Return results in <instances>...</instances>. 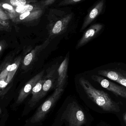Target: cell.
<instances>
[{
  "mask_svg": "<svg viewBox=\"0 0 126 126\" xmlns=\"http://www.w3.org/2000/svg\"><path fill=\"white\" fill-rule=\"evenodd\" d=\"M79 83L88 97L104 111L109 112H120L119 105L111 98L107 92L96 89L88 80L83 78H80Z\"/></svg>",
  "mask_w": 126,
  "mask_h": 126,
  "instance_id": "6da1fadb",
  "label": "cell"
},
{
  "mask_svg": "<svg viewBox=\"0 0 126 126\" xmlns=\"http://www.w3.org/2000/svg\"><path fill=\"white\" fill-rule=\"evenodd\" d=\"M63 91V88L60 87L56 88L53 94L38 108L34 114L31 118L30 123H37L42 121L60 97Z\"/></svg>",
  "mask_w": 126,
  "mask_h": 126,
  "instance_id": "7a4b0ae2",
  "label": "cell"
},
{
  "mask_svg": "<svg viewBox=\"0 0 126 126\" xmlns=\"http://www.w3.org/2000/svg\"><path fill=\"white\" fill-rule=\"evenodd\" d=\"M65 119L69 126H82L86 123V117L76 102L69 104L63 114L62 120Z\"/></svg>",
  "mask_w": 126,
  "mask_h": 126,
  "instance_id": "3957f363",
  "label": "cell"
},
{
  "mask_svg": "<svg viewBox=\"0 0 126 126\" xmlns=\"http://www.w3.org/2000/svg\"><path fill=\"white\" fill-rule=\"evenodd\" d=\"M92 78L98 83L103 88L111 92L117 96L126 99V87L121 85H118L99 75H92Z\"/></svg>",
  "mask_w": 126,
  "mask_h": 126,
  "instance_id": "277c9868",
  "label": "cell"
},
{
  "mask_svg": "<svg viewBox=\"0 0 126 126\" xmlns=\"http://www.w3.org/2000/svg\"><path fill=\"white\" fill-rule=\"evenodd\" d=\"M98 73L126 87V72L121 69L103 70L98 71Z\"/></svg>",
  "mask_w": 126,
  "mask_h": 126,
  "instance_id": "5b68a950",
  "label": "cell"
},
{
  "mask_svg": "<svg viewBox=\"0 0 126 126\" xmlns=\"http://www.w3.org/2000/svg\"><path fill=\"white\" fill-rule=\"evenodd\" d=\"M44 72V71H41L29 81L21 89L17 99V104H20L21 103L27 96L32 93V89L35 86L39 81L42 79Z\"/></svg>",
  "mask_w": 126,
  "mask_h": 126,
  "instance_id": "8992f818",
  "label": "cell"
},
{
  "mask_svg": "<svg viewBox=\"0 0 126 126\" xmlns=\"http://www.w3.org/2000/svg\"><path fill=\"white\" fill-rule=\"evenodd\" d=\"M103 26L100 24H95L90 27L84 33L77 45V48L83 46L94 38L102 29Z\"/></svg>",
  "mask_w": 126,
  "mask_h": 126,
  "instance_id": "52a82bcc",
  "label": "cell"
},
{
  "mask_svg": "<svg viewBox=\"0 0 126 126\" xmlns=\"http://www.w3.org/2000/svg\"><path fill=\"white\" fill-rule=\"evenodd\" d=\"M104 6V0H102L99 1L95 5L84 20L82 27L81 29V31H82L84 29L90 24L100 14L103 9Z\"/></svg>",
  "mask_w": 126,
  "mask_h": 126,
  "instance_id": "ba28073f",
  "label": "cell"
},
{
  "mask_svg": "<svg viewBox=\"0 0 126 126\" xmlns=\"http://www.w3.org/2000/svg\"><path fill=\"white\" fill-rule=\"evenodd\" d=\"M46 79H42L39 81L32 89V96L29 102V106L32 108L40 100V97L43 85Z\"/></svg>",
  "mask_w": 126,
  "mask_h": 126,
  "instance_id": "9c48e42d",
  "label": "cell"
},
{
  "mask_svg": "<svg viewBox=\"0 0 126 126\" xmlns=\"http://www.w3.org/2000/svg\"><path fill=\"white\" fill-rule=\"evenodd\" d=\"M68 60V57H66L58 69V77L57 88L63 87L67 77Z\"/></svg>",
  "mask_w": 126,
  "mask_h": 126,
  "instance_id": "30bf717a",
  "label": "cell"
},
{
  "mask_svg": "<svg viewBox=\"0 0 126 126\" xmlns=\"http://www.w3.org/2000/svg\"><path fill=\"white\" fill-rule=\"evenodd\" d=\"M72 16V15H68L57 21L53 27L52 33L53 34H58L62 32L70 21Z\"/></svg>",
  "mask_w": 126,
  "mask_h": 126,
  "instance_id": "8fae6325",
  "label": "cell"
},
{
  "mask_svg": "<svg viewBox=\"0 0 126 126\" xmlns=\"http://www.w3.org/2000/svg\"><path fill=\"white\" fill-rule=\"evenodd\" d=\"M53 83V80L51 78L46 79L43 85L40 97V100L43 98L50 89Z\"/></svg>",
  "mask_w": 126,
  "mask_h": 126,
  "instance_id": "7c38bea8",
  "label": "cell"
},
{
  "mask_svg": "<svg viewBox=\"0 0 126 126\" xmlns=\"http://www.w3.org/2000/svg\"><path fill=\"white\" fill-rule=\"evenodd\" d=\"M34 9V7L31 4H26L25 5L16 7V11L17 12L21 14L24 13L31 12Z\"/></svg>",
  "mask_w": 126,
  "mask_h": 126,
  "instance_id": "4fadbf2b",
  "label": "cell"
},
{
  "mask_svg": "<svg viewBox=\"0 0 126 126\" xmlns=\"http://www.w3.org/2000/svg\"><path fill=\"white\" fill-rule=\"evenodd\" d=\"M34 53L32 52L30 53L25 57L24 60V65L28 66L30 64L33 59Z\"/></svg>",
  "mask_w": 126,
  "mask_h": 126,
  "instance_id": "5bb4252c",
  "label": "cell"
},
{
  "mask_svg": "<svg viewBox=\"0 0 126 126\" xmlns=\"http://www.w3.org/2000/svg\"><path fill=\"white\" fill-rule=\"evenodd\" d=\"M10 3L13 6L17 7L26 4L27 1L25 0H11Z\"/></svg>",
  "mask_w": 126,
  "mask_h": 126,
  "instance_id": "9a60e30c",
  "label": "cell"
},
{
  "mask_svg": "<svg viewBox=\"0 0 126 126\" xmlns=\"http://www.w3.org/2000/svg\"><path fill=\"white\" fill-rule=\"evenodd\" d=\"M81 0H67L63 1L61 2L60 5H66V4H72L76 3L78 2H80Z\"/></svg>",
  "mask_w": 126,
  "mask_h": 126,
  "instance_id": "2e32d148",
  "label": "cell"
},
{
  "mask_svg": "<svg viewBox=\"0 0 126 126\" xmlns=\"http://www.w3.org/2000/svg\"><path fill=\"white\" fill-rule=\"evenodd\" d=\"M17 67V65L15 64H13L12 65L8 66L7 67V70L8 71L11 72V71H13V70H15Z\"/></svg>",
  "mask_w": 126,
  "mask_h": 126,
  "instance_id": "e0dca14e",
  "label": "cell"
},
{
  "mask_svg": "<svg viewBox=\"0 0 126 126\" xmlns=\"http://www.w3.org/2000/svg\"><path fill=\"white\" fill-rule=\"evenodd\" d=\"M31 12H27L24 13H23V14H21L20 16V17H19L20 19L21 20L25 19L27 16H28L31 13Z\"/></svg>",
  "mask_w": 126,
  "mask_h": 126,
  "instance_id": "ac0fdd59",
  "label": "cell"
},
{
  "mask_svg": "<svg viewBox=\"0 0 126 126\" xmlns=\"http://www.w3.org/2000/svg\"><path fill=\"white\" fill-rule=\"evenodd\" d=\"M55 1V0H48L45 1H43V4L44 5L47 6V5H49V4L53 3Z\"/></svg>",
  "mask_w": 126,
  "mask_h": 126,
  "instance_id": "d6986e66",
  "label": "cell"
},
{
  "mask_svg": "<svg viewBox=\"0 0 126 126\" xmlns=\"http://www.w3.org/2000/svg\"><path fill=\"white\" fill-rule=\"evenodd\" d=\"M2 6L3 8H5V9H8L10 10H12L13 9V7L11 5H9L7 3L4 4L2 5Z\"/></svg>",
  "mask_w": 126,
  "mask_h": 126,
  "instance_id": "ffe728a7",
  "label": "cell"
},
{
  "mask_svg": "<svg viewBox=\"0 0 126 126\" xmlns=\"http://www.w3.org/2000/svg\"><path fill=\"white\" fill-rule=\"evenodd\" d=\"M7 85V83L3 81H0V88H4V87H5Z\"/></svg>",
  "mask_w": 126,
  "mask_h": 126,
  "instance_id": "44dd1931",
  "label": "cell"
},
{
  "mask_svg": "<svg viewBox=\"0 0 126 126\" xmlns=\"http://www.w3.org/2000/svg\"><path fill=\"white\" fill-rule=\"evenodd\" d=\"M123 120L124 121V122L126 124V112L124 114V115L123 116Z\"/></svg>",
  "mask_w": 126,
  "mask_h": 126,
  "instance_id": "7402d4cb",
  "label": "cell"
},
{
  "mask_svg": "<svg viewBox=\"0 0 126 126\" xmlns=\"http://www.w3.org/2000/svg\"><path fill=\"white\" fill-rule=\"evenodd\" d=\"M1 46H0V51H1Z\"/></svg>",
  "mask_w": 126,
  "mask_h": 126,
  "instance_id": "603a6c76",
  "label": "cell"
},
{
  "mask_svg": "<svg viewBox=\"0 0 126 126\" xmlns=\"http://www.w3.org/2000/svg\"><path fill=\"white\" fill-rule=\"evenodd\" d=\"M1 109H0V113H1Z\"/></svg>",
  "mask_w": 126,
  "mask_h": 126,
  "instance_id": "cb8c5ba5",
  "label": "cell"
}]
</instances>
